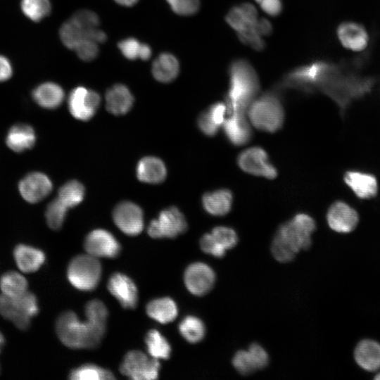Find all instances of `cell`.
<instances>
[{"label":"cell","instance_id":"cell-1","mask_svg":"<svg viewBox=\"0 0 380 380\" xmlns=\"http://www.w3.org/2000/svg\"><path fill=\"white\" fill-rule=\"evenodd\" d=\"M229 86L224 95L228 113H244L260 91L258 75L246 59L236 58L228 68Z\"/></svg>","mask_w":380,"mask_h":380},{"label":"cell","instance_id":"cell-2","mask_svg":"<svg viewBox=\"0 0 380 380\" xmlns=\"http://www.w3.org/2000/svg\"><path fill=\"white\" fill-rule=\"evenodd\" d=\"M106 323L87 318L81 321L72 311L61 313L56 319V334L65 346L72 349L94 348L105 334Z\"/></svg>","mask_w":380,"mask_h":380},{"label":"cell","instance_id":"cell-3","mask_svg":"<svg viewBox=\"0 0 380 380\" xmlns=\"http://www.w3.org/2000/svg\"><path fill=\"white\" fill-rule=\"evenodd\" d=\"M247 110L251 122L260 130L275 132L283 125L284 110L281 99L276 91L262 94L252 101Z\"/></svg>","mask_w":380,"mask_h":380},{"label":"cell","instance_id":"cell-4","mask_svg":"<svg viewBox=\"0 0 380 380\" xmlns=\"http://www.w3.org/2000/svg\"><path fill=\"white\" fill-rule=\"evenodd\" d=\"M334 65L324 61H315L288 72L279 83V88H291L312 93L332 69Z\"/></svg>","mask_w":380,"mask_h":380},{"label":"cell","instance_id":"cell-5","mask_svg":"<svg viewBox=\"0 0 380 380\" xmlns=\"http://www.w3.org/2000/svg\"><path fill=\"white\" fill-rule=\"evenodd\" d=\"M101 275V265L99 260L87 253L74 257L67 269L69 282L81 291L94 289L99 283Z\"/></svg>","mask_w":380,"mask_h":380},{"label":"cell","instance_id":"cell-6","mask_svg":"<svg viewBox=\"0 0 380 380\" xmlns=\"http://www.w3.org/2000/svg\"><path fill=\"white\" fill-rule=\"evenodd\" d=\"M315 228V222L312 217L305 213H299L291 220L282 224L276 234L298 252L310 246L311 234Z\"/></svg>","mask_w":380,"mask_h":380},{"label":"cell","instance_id":"cell-7","mask_svg":"<svg viewBox=\"0 0 380 380\" xmlns=\"http://www.w3.org/2000/svg\"><path fill=\"white\" fill-rule=\"evenodd\" d=\"M160 364L139 350L128 352L120 366V372L133 380H153L158 377Z\"/></svg>","mask_w":380,"mask_h":380},{"label":"cell","instance_id":"cell-8","mask_svg":"<svg viewBox=\"0 0 380 380\" xmlns=\"http://www.w3.org/2000/svg\"><path fill=\"white\" fill-rule=\"evenodd\" d=\"M186 228L183 214L176 207H170L162 210L158 217L150 222L148 234L152 238H174Z\"/></svg>","mask_w":380,"mask_h":380},{"label":"cell","instance_id":"cell-9","mask_svg":"<svg viewBox=\"0 0 380 380\" xmlns=\"http://www.w3.org/2000/svg\"><path fill=\"white\" fill-rule=\"evenodd\" d=\"M59 36L65 46L71 50H75L85 39L92 40L97 44L103 43L107 39L106 33L99 27H84L72 16L61 25Z\"/></svg>","mask_w":380,"mask_h":380},{"label":"cell","instance_id":"cell-10","mask_svg":"<svg viewBox=\"0 0 380 380\" xmlns=\"http://www.w3.org/2000/svg\"><path fill=\"white\" fill-rule=\"evenodd\" d=\"M237 163L243 171L251 175L268 179H274L277 175L266 151L260 147H251L242 151L237 158Z\"/></svg>","mask_w":380,"mask_h":380},{"label":"cell","instance_id":"cell-11","mask_svg":"<svg viewBox=\"0 0 380 380\" xmlns=\"http://www.w3.org/2000/svg\"><path fill=\"white\" fill-rule=\"evenodd\" d=\"M101 98L99 94L83 87L72 90L68 96V109L71 115L80 120H89L96 113Z\"/></svg>","mask_w":380,"mask_h":380},{"label":"cell","instance_id":"cell-12","mask_svg":"<svg viewBox=\"0 0 380 380\" xmlns=\"http://www.w3.org/2000/svg\"><path fill=\"white\" fill-rule=\"evenodd\" d=\"M113 218L116 226L127 235H137L144 229L142 210L132 202L119 203L113 210Z\"/></svg>","mask_w":380,"mask_h":380},{"label":"cell","instance_id":"cell-13","mask_svg":"<svg viewBox=\"0 0 380 380\" xmlns=\"http://www.w3.org/2000/svg\"><path fill=\"white\" fill-rule=\"evenodd\" d=\"M186 289L195 296L206 294L213 286L215 274L203 262H194L187 267L184 275Z\"/></svg>","mask_w":380,"mask_h":380},{"label":"cell","instance_id":"cell-14","mask_svg":"<svg viewBox=\"0 0 380 380\" xmlns=\"http://www.w3.org/2000/svg\"><path fill=\"white\" fill-rule=\"evenodd\" d=\"M84 249L95 258H115L120 251V246L114 236L105 229H95L86 236Z\"/></svg>","mask_w":380,"mask_h":380},{"label":"cell","instance_id":"cell-15","mask_svg":"<svg viewBox=\"0 0 380 380\" xmlns=\"http://www.w3.org/2000/svg\"><path fill=\"white\" fill-rule=\"evenodd\" d=\"M53 188L51 179L44 173L33 172L25 176L19 182L18 190L22 197L31 203L46 197Z\"/></svg>","mask_w":380,"mask_h":380},{"label":"cell","instance_id":"cell-16","mask_svg":"<svg viewBox=\"0 0 380 380\" xmlns=\"http://www.w3.org/2000/svg\"><path fill=\"white\" fill-rule=\"evenodd\" d=\"M327 219L330 228L338 233L352 232L359 221L357 212L343 201H336L331 205Z\"/></svg>","mask_w":380,"mask_h":380},{"label":"cell","instance_id":"cell-17","mask_svg":"<svg viewBox=\"0 0 380 380\" xmlns=\"http://www.w3.org/2000/svg\"><path fill=\"white\" fill-rule=\"evenodd\" d=\"M108 289L123 308L131 309L136 307L137 289L132 280L125 274H113L108 279Z\"/></svg>","mask_w":380,"mask_h":380},{"label":"cell","instance_id":"cell-18","mask_svg":"<svg viewBox=\"0 0 380 380\" xmlns=\"http://www.w3.org/2000/svg\"><path fill=\"white\" fill-rule=\"evenodd\" d=\"M13 255L17 267L24 273L37 272L46 261V255L42 250L24 243L18 244Z\"/></svg>","mask_w":380,"mask_h":380},{"label":"cell","instance_id":"cell-19","mask_svg":"<svg viewBox=\"0 0 380 380\" xmlns=\"http://www.w3.org/2000/svg\"><path fill=\"white\" fill-rule=\"evenodd\" d=\"M223 124V132L227 139L234 146L248 143L252 137V130L244 113L230 114Z\"/></svg>","mask_w":380,"mask_h":380},{"label":"cell","instance_id":"cell-20","mask_svg":"<svg viewBox=\"0 0 380 380\" xmlns=\"http://www.w3.org/2000/svg\"><path fill=\"white\" fill-rule=\"evenodd\" d=\"M337 36L343 46L353 51H362L368 44L367 31L355 23H341L338 27Z\"/></svg>","mask_w":380,"mask_h":380},{"label":"cell","instance_id":"cell-21","mask_svg":"<svg viewBox=\"0 0 380 380\" xmlns=\"http://www.w3.org/2000/svg\"><path fill=\"white\" fill-rule=\"evenodd\" d=\"M343 179L346 184L360 198H370L377 193V181L376 177L371 174L348 171L344 175Z\"/></svg>","mask_w":380,"mask_h":380},{"label":"cell","instance_id":"cell-22","mask_svg":"<svg viewBox=\"0 0 380 380\" xmlns=\"http://www.w3.org/2000/svg\"><path fill=\"white\" fill-rule=\"evenodd\" d=\"M355 360L362 369L374 372L380 368V343L372 339L359 342L355 352Z\"/></svg>","mask_w":380,"mask_h":380},{"label":"cell","instance_id":"cell-23","mask_svg":"<svg viewBox=\"0 0 380 380\" xmlns=\"http://www.w3.org/2000/svg\"><path fill=\"white\" fill-rule=\"evenodd\" d=\"M106 102V108L110 113L120 115L127 113L131 109L134 97L127 87L118 84L107 91Z\"/></svg>","mask_w":380,"mask_h":380},{"label":"cell","instance_id":"cell-24","mask_svg":"<svg viewBox=\"0 0 380 380\" xmlns=\"http://www.w3.org/2000/svg\"><path fill=\"white\" fill-rule=\"evenodd\" d=\"M226 111L225 103L217 102L210 106L198 118L197 124L200 130L207 136H215L225 120Z\"/></svg>","mask_w":380,"mask_h":380},{"label":"cell","instance_id":"cell-25","mask_svg":"<svg viewBox=\"0 0 380 380\" xmlns=\"http://www.w3.org/2000/svg\"><path fill=\"white\" fill-rule=\"evenodd\" d=\"M36 141L34 129L29 125L18 123L12 126L6 137L7 146L15 152L31 148Z\"/></svg>","mask_w":380,"mask_h":380},{"label":"cell","instance_id":"cell-26","mask_svg":"<svg viewBox=\"0 0 380 380\" xmlns=\"http://www.w3.org/2000/svg\"><path fill=\"white\" fill-rule=\"evenodd\" d=\"M232 201V193L227 189L208 192L202 198L204 210L214 216H223L228 213L231 210Z\"/></svg>","mask_w":380,"mask_h":380},{"label":"cell","instance_id":"cell-27","mask_svg":"<svg viewBox=\"0 0 380 380\" xmlns=\"http://www.w3.org/2000/svg\"><path fill=\"white\" fill-rule=\"evenodd\" d=\"M64 91L61 86L52 82H44L37 86L32 91L34 101L41 107L54 109L63 101Z\"/></svg>","mask_w":380,"mask_h":380},{"label":"cell","instance_id":"cell-28","mask_svg":"<svg viewBox=\"0 0 380 380\" xmlns=\"http://www.w3.org/2000/svg\"><path fill=\"white\" fill-rule=\"evenodd\" d=\"M166 174L167 170L163 162L158 158L145 157L137 164V176L143 182L160 183L165 179Z\"/></svg>","mask_w":380,"mask_h":380},{"label":"cell","instance_id":"cell-29","mask_svg":"<svg viewBox=\"0 0 380 380\" xmlns=\"http://www.w3.org/2000/svg\"><path fill=\"white\" fill-rule=\"evenodd\" d=\"M151 72L154 78L158 82H170L177 77L179 64L172 54L163 53L154 60Z\"/></svg>","mask_w":380,"mask_h":380},{"label":"cell","instance_id":"cell-30","mask_svg":"<svg viewBox=\"0 0 380 380\" xmlns=\"http://www.w3.org/2000/svg\"><path fill=\"white\" fill-rule=\"evenodd\" d=\"M176 303L170 298H160L150 301L146 306V313L153 319L166 324L173 321L177 315Z\"/></svg>","mask_w":380,"mask_h":380},{"label":"cell","instance_id":"cell-31","mask_svg":"<svg viewBox=\"0 0 380 380\" xmlns=\"http://www.w3.org/2000/svg\"><path fill=\"white\" fill-rule=\"evenodd\" d=\"M26 278L17 271H8L0 277L1 293L10 298L18 297L28 291Z\"/></svg>","mask_w":380,"mask_h":380},{"label":"cell","instance_id":"cell-32","mask_svg":"<svg viewBox=\"0 0 380 380\" xmlns=\"http://www.w3.org/2000/svg\"><path fill=\"white\" fill-rule=\"evenodd\" d=\"M0 315L20 330H27L31 323V318L18 310L13 299L2 293L0 294Z\"/></svg>","mask_w":380,"mask_h":380},{"label":"cell","instance_id":"cell-33","mask_svg":"<svg viewBox=\"0 0 380 380\" xmlns=\"http://www.w3.org/2000/svg\"><path fill=\"white\" fill-rule=\"evenodd\" d=\"M145 342L151 357L155 359H167L170 357L171 348L166 338L157 330L148 331Z\"/></svg>","mask_w":380,"mask_h":380},{"label":"cell","instance_id":"cell-34","mask_svg":"<svg viewBox=\"0 0 380 380\" xmlns=\"http://www.w3.org/2000/svg\"><path fill=\"white\" fill-rule=\"evenodd\" d=\"M71 380H111L113 374L108 369L95 365L86 364L71 370L69 374Z\"/></svg>","mask_w":380,"mask_h":380},{"label":"cell","instance_id":"cell-35","mask_svg":"<svg viewBox=\"0 0 380 380\" xmlns=\"http://www.w3.org/2000/svg\"><path fill=\"white\" fill-rule=\"evenodd\" d=\"M181 335L189 342L195 343L201 341L205 333L203 322L194 316L184 317L179 324Z\"/></svg>","mask_w":380,"mask_h":380},{"label":"cell","instance_id":"cell-36","mask_svg":"<svg viewBox=\"0 0 380 380\" xmlns=\"http://www.w3.org/2000/svg\"><path fill=\"white\" fill-rule=\"evenodd\" d=\"M84 196V186L76 180H71L63 184L58 191V198L68 208L80 204Z\"/></svg>","mask_w":380,"mask_h":380},{"label":"cell","instance_id":"cell-37","mask_svg":"<svg viewBox=\"0 0 380 380\" xmlns=\"http://www.w3.org/2000/svg\"><path fill=\"white\" fill-rule=\"evenodd\" d=\"M23 14L34 22H39L49 15L51 6L49 0H22Z\"/></svg>","mask_w":380,"mask_h":380},{"label":"cell","instance_id":"cell-38","mask_svg":"<svg viewBox=\"0 0 380 380\" xmlns=\"http://www.w3.org/2000/svg\"><path fill=\"white\" fill-rule=\"evenodd\" d=\"M257 20H252L239 5L232 7L225 16L227 24L236 33L255 28Z\"/></svg>","mask_w":380,"mask_h":380},{"label":"cell","instance_id":"cell-39","mask_svg":"<svg viewBox=\"0 0 380 380\" xmlns=\"http://www.w3.org/2000/svg\"><path fill=\"white\" fill-rule=\"evenodd\" d=\"M68 209L58 198L49 203L46 209L45 217L50 229L58 230L61 228Z\"/></svg>","mask_w":380,"mask_h":380},{"label":"cell","instance_id":"cell-40","mask_svg":"<svg viewBox=\"0 0 380 380\" xmlns=\"http://www.w3.org/2000/svg\"><path fill=\"white\" fill-rule=\"evenodd\" d=\"M18 310L23 314L30 318L37 315L39 312V306L36 296L27 291L22 295L11 298Z\"/></svg>","mask_w":380,"mask_h":380},{"label":"cell","instance_id":"cell-41","mask_svg":"<svg viewBox=\"0 0 380 380\" xmlns=\"http://www.w3.org/2000/svg\"><path fill=\"white\" fill-rule=\"evenodd\" d=\"M271 250L274 258L280 262H289L293 260L298 253L277 234L272 241Z\"/></svg>","mask_w":380,"mask_h":380},{"label":"cell","instance_id":"cell-42","mask_svg":"<svg viewBox=\"0 0 380 380\" xmlns=\"http://www.w3.org/2000/svg\"><path fill=\"white\" fill-rule=\"evenodd\" d=\"M212 236L226 251L234 247L238 241V236L236 232L227 227L220 226L215 227L211 233Z\"/></svg>","mask_w":380,"mask_h":380},{"label":"cell","instance_id":"cell-43","mask_svg":"<svg viewBox=\"0 0 380 380\" xmlns=\"http://www.w3.org/2000/svg\"><path fill=\"white\" fill-rule=\"evenodd\" d=\"M232 363L236 371L242 375H248L257 370L248 351H238L233 358Z\"/></svg>","mask_w":380,"mask_h":380},{"label":"cell","instance_id":"cell-44","mask_svg":"<svg viewBox=\"0 0 380 380\" xmlns=\"http://www.w3.org/2000/svg\"><path fill=\"white\" fill-rule=\"evenodd\" d=\"M237 36L241 43L257 51H262L265 47V43L262 39V36L255 28H251L239 32L237 33Z\"/></svg>","mask_w":380,"mask_h":380},{"label":"cell","instance_id":"cell-45","mask_svg":"<svg viewBox=\"0 0 380 380\" xmlns=\"http://www.w3.org/2000/svg\"><path fill=\"white\" fill-rule=\"evenodd\" d=\"M172 10L180 15H191L198 12L200 0H167Z\"/></svg>","mask_w":380,"mask_h":380},{"label":"cell","instance_id":"cell-46","mask_svg":"<svg viewBox=\"0 0 380 380\" xmlns=\"http://www.w3.org/2000/svg\"><path fill=\"white\" fill-rule=\"evenodd\" d=\"M85 315L87 318L106 323L108 310L101 300H92L89 301L85 306Z\"/></svg>","mask_w":380,"mask_h":380},{"label":"cell","instance_id":"cell-47","mask_svg":"<svg viewBox=\"0 0 380 380\" xmlns=\"http://www.w3.org/2000/svg\"><path fill=\"white\" fill-rule=\"evenodd\" d=\"M142 45L143 44L132 37L125 39L118 44L122 55L129 60L140 58Z\"/></svg>","mask_w":380,"mask_h":380},{"label":"cell","instance_id":"cell-48","mask_svg":"<svg viewBox=\"0 0 380 380\" xmlns=\"http://www.w3.org/2000/svg\"><path fill=\"white\" fill-rule=\"evenodd\" d=\"M74 51L82 61H91L99 54L98 44L92 40L85 39L81 42Z\"/></svg>","mask_w":380,"mask_h":380},{"label":"cell","instance_id":"cell-49","mask_svg":"<svg viewBox=\"0 0 380 380\" xmlns=\"http://www.w3.org/2000/svg\"><path fill=\"white\" fill-rule=\"evenodd\" d=\"M201 250L216 258H222L226 250L219 245L210 233L204 234L200 241Z\"/></svg>","mask_w":380,"mask_h":380},{"label":"cell","instance_id":"cell-50","mask_svg":"<svg viewBox=\"0 0 380 380\" xmlns=\"http://www.w3.org/2000/svg\"><path fill=\"white\" fill-rule=\"evenodd\" d=\"M251 354L256 369L265 368L269 362V357L265 349L257 343L252 344L248 350Z\"/></svg>","mask_w":380,"mask_h":380},{"label":"cell","instance_id":"cell-51","mask_svg":"<svg viewBox=\"0 0 380 380\" xmlns=\"http://www.w3.org/2000/svg\"><path fill=\"white\" fill-rule=\"evenodd\" d=\"M261 9L268 15L276 17L283 9L281 0H262L259 3Z\"/></svg>","mask_w":380,"mask_h":380},{"label":"cell","instance_id":"cell-52","mask_svg":"<svg viewBox=\"0 0 380 380\" xmlns=\"http://www.w3.org/2000/svg\"><path fill=\"white\" fill-rule=\"evenodd\" d=\"M12 73L11 62L5 56L0 55V82H5L10 79Z\"/></svg>","mask_w":380,"mask_h":380},{"label":"cell","instance_id":"cell-53","mask_svg":"<svg viewBox=\"0 0 380 380\" xmlns=\"http://www.w3.org/2000/svg\"><path fill=\"white\" fill-rule=\"evenodd\" d=\"M255 29L261 36L270 35L272 32L271 23L263 18L258 19L255 25Z\"/></svg>","mask_w":380,"mask_h":380},{"label":"cell","instance_id":"cell-54","mask_svg":"<svg viewBox=\"0 0 380 380\" xmlns=\"http://www.w3.org/2000/svg\"><path fill=\"white\" fill-rule=\"evenodd\" d=\"M118 4L125 6H132L137 4L138 0H115Z\"/></svg>","mask_w":380,"mask_h":380},{"label":"cell","instance_id":"cell-55","mask_svg":"<svg viewBox=\"0 0 380 380\" xmlns=\"http://www.w3.org/2000/svg\"><path fill=\"white\" fill-rule=\"evenodd\" d=\"M4 343H5V338L3 334L1 333V331H0V352L3 346H4Z\"/></svg>","mask_w":380,"mask_h":380},{"label":"cell","instance_id":"cell-56","mask_svg":"<svg viewBox=\"0 0 380 380\" xmlns=\"http://www.w3.org/2000/svg\"><path fill=\"white\" fill-rule=\"evenodd\" d=\"M375 379L380 380V373L377 374L375 376Z\"/></svg>","mask_w":380,"mask_h":380},{"label":"cell","instance_id":"cell-57","mask_svg":"<svg viewBox=\"0 0 380 380\" xmlns=\"http://www.w3.org/2000/svg\"><path fill=\"white\" fill-rule=\"evenodd\" d=\"M255 1L257 3L259 4V3L261 2L262 0H255Z\"/></svg>","mask_w":380,"mask_h":380},{"label":"cell","instance_id":"cell-58","mask_svg":"<svg viewBox=\"0 0 380 380\" xmlns=\"http://www.w3.org/2000/svg\"><path fill=\"white\" fill-rule=\"evenodd\" d=\"M0 371H1V366H0Z\"/></svg>","mask_w":380,"mask_h":380}]
</instances>
